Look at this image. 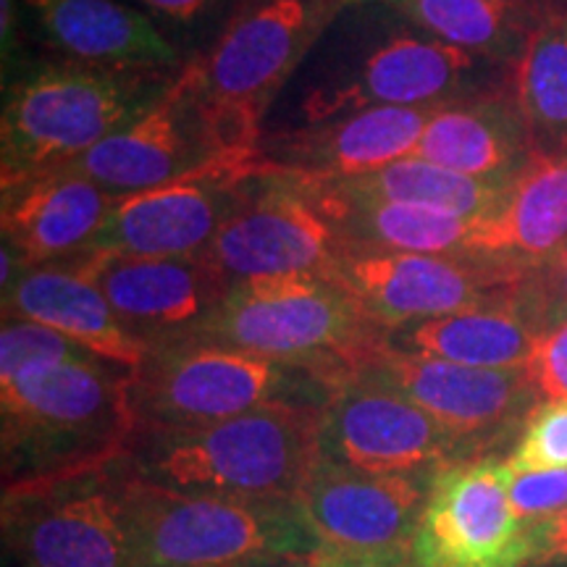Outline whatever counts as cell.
<instances>
[{"label": "cell", "instance_id": "obj_18", "mask_svg": "<svg viewBox=\"0 0 567 567\" xmlns=\"http://www.w3.org/2000/svg\"><path fill=\"white\" fill-rule=\"evenodd\" d=\"M252 174L258 172L189 176L163 187L116 197L101 234L84 252L122 255V258L200 255L221 231L226 218L237 210L247 176Z\"/></svg>", "mask_w": 567, "mask_h": 567}, {"label": "cell", "instance_id": "obj_11", "mask_svg": "<svg viewBox=\"0 0 567 567\" xmlns=\"http://www.w3.org/2000/svg\"><path fill=\"white\" fill-rule=\"evenodd\" d=\"M523 268L513 260L467 252H344L331 274L350 289L368 321L384 337L429 318L505 308Z\"/></svg>", "mask_w": 567, "mask_h": 567}, {"label": "cell", "instance_id": "obj_20", "mask_svg": "<svg viewBox=\"0 0 567 567\" xmlns=\"http://www.w3.org/2000/svg\"><path fill=\"white\" fill-rule=\"evenodd\" d=\"M434 111L375 105L331 122L276 132L271 137L264 134L260 158L271 168L308 176L371 174L413 158Z\"/></svg>", "mask_w": 567, "mask_h": 567}, {"label": "cell", "instance_id": "obj_24", "mask_svg": "<svg viewBox=\"0 0 567 567\" xmlns=\"http://www.w3.org/2000/svg\"><path fill=\"white\" fill-rule=\"evenodd\" d=\"M310 200L334 226L344 252H465L471 221L446 210L405 205L347 189L331 176L302 174Z\"/></svg>", "mask_w": 567, "mask_h": 567}, {"label": "cell", "instance_id": "obj_36", "mask_svg": "<svg viewBox=\"0 0 567 567\" xmlns=\"http://www.w3.org/2000/svg\"><path fill=\"white\" fill-rule=\"evenodd\" d=\"M536 565H555L567 559V507L563 513L536 520Z\"/></svg>", "mask_w": 567, "mask_h": 567}, {"label": "cell", "instance_id": "obj_27", "mask_svg": "<svg viewBox=\"0 0 567 567\" xmlns=\"http://www.w3.org/2000/svg\"><path fill=\"white\" fill-rule=\"evenodd\" d=\"M536 334L507 308L463 310L389 331L392 350L450 360L471 368H526Z\"/></svg>", "mask_w": 567, "mask_h": 567}, {"label": "cell", "instance_id": "obj_29", "mask_svg": "<svg viewBox=\"0 0 567 567\" xmlns=\"http://www.w3.org/2000/svg\"><path fill=\"white\" fill-rule=\"evenodd\" d=\"M331 179L344 184L352 193L379 197V200L425 205V208L446 210L465 221H478L488 210H494L509 184L473 179V176L450 172L423 158H402L379 172L331 176Z\"/></svg>", "mask_w": 567, "mask_h": 567}, {"label": "cell", "instance_id": "obj_25", "mask_svg": "<svg viewBox=\"0 0 567 567\" xmlns=\"http://www.w3.org/2000/svg\"><path fill=\"white\" fill-rule=\"evenodd\" d=\"M567 243V155L534 153L484 218L471 221L467 255L530 266Z\"/></svg>", "mask_w": 567, "mask_h": 567}, {"label": "cell", "instance_id": "obj_19", "mask_svg": "<svg viewBox=\"0 0 567 567\" xmlns=\"http://www.w3.org/2000/svg\"><path fill=\"white\" fill-rule=\"evenodd\" d=\"M21 6L61 61L151 74H179L187 63L155 19L122 0H21Z\"/></svg>", "mask_w": 567, "mask_h": 567}, {"label": "cell", "instance_id": "obj_2", "mask_svg": "<svg viewBox=\"0 0 567 567\" xmlns=\"http://www.w3.org/2000/svg\"><path fill=\"white\" fill-rule=\"evenodd\" d=\"M321 410L297 405L189 429H140L126 463L155 486L184 494L300 505L321 460Z\"/></svg>", "mask_w": 567, "mask_h": 567}, {"label": "cell", "instance_id": "obj_14", "mask_svg": "<svg viewBox=\"0 0 567 567\" xmlns=\"http://www.w3.org/2000/svg\"><path fill=\"white\" fill-rule=\"evenodd\" d=\"M205 252L231 281H247L331 274L344 245L310 200L302 174L264 168L247 176L237 210Z\"/></svg>", "mask_w": 567, "mask_h": 567}, {"label": "cell", "instance_id": "obj_38", "mask_svg": "<svg viewBox=\"0 0 567 567\" xmlns=\"http://www.w3.org/2000/svg\"><path fill=\"white\" fill-rule=\"evenodd\" d=\"M226 567H316L313 555H266V557H252L245 563L226 565Z\"/></svg>", "mask_w": 567, "mask_h": 567}, {"label": "cell", "instance_id": "obj_21", "mask_svg": "<svg viewBox=\"0 0 567 567\" xmlns=\"http://www.w3.org/2000/svg\"><path fill=\"white\" fill-rule=\"evenodd\" d=\"M116 195L71 172H48L3 187V243L27 268L74 260L103 229Z\"/></svg>", "mask_w": 567, "mask_h": 567}, {"label": "cell", "instance_id": "obj_28", "mask_svg": "<svg viewBox=\"0 0 567 567\" xmlns=\"http://www.w3.org/2000/svg\"><path fill=\"white\" fill-rule=\"evenodd\" d=\"M509 90L534 153L567 155V11L530 32L509 63Z\"/></svg>", "mask_w": 567, "mask_h": 567}, {"label": "cell", "instance_id": "obj_35", "mask_svg": "<svg viewBox=\"0 0 567 567\" xmlns=\"http://www.w3.org/2000/svg\"><path fill=\"white\" fill-rule=\"evenodd\" d=\"M137 3L151 19L189 30V27H197L208 19L224 0H137Z\"/></svg>", "mask_w": 567, "mask_h": 567}, {"label": "cell", "instance_id": "obj_3", "mask_svg": "<svg viewBox=\"0 0 567 567\" xmlns=\"http://www.w3.org/2000/svg\"><path fill=\"white\" fill-rule=\"evenodd\" d=\"M176 76L95 69L71 61L30 63L3 92V187L63 168L101 145L153 109Z\"/></svg>", "mask_w": 567, "mask_h": 567}, {"label": "cell", "instance_id": "obj_9", "mask_svg": "<svg viewBox=\"0 0 567 567\" xmlns=\"http://www.w3.org/2000/svg\"><path fill=\"white\" fill-rule=\"evenodd\" d=\"M124 457L84 476L3 488V542L13 565L134 567Z\"/></svg>", "mask_w": 567, "mask_h": 567}, {"label": "cell", "instance_id": "obj_12", "mask_svg": "<svg viewBox=\"0 0 567 567\" xmlns=\"http://www.w3.org/2000/svg\"><path fill=\"white\" fill-rule=\"evenodd\" d=\"M350 379L405 396L478 455L517 425L523 429L538 400L526 368L457 365L392 350L381 339L358 354Z\"/></svg>", "mask_w": 567, "mask_h": 567}, {"label": "cell", "instance_id": "obj_30", "mask_svg": "<svg viewBox=\"0 0 567 567\" xmlns=\"http://www.w3.org/2000/svg\"><path fill=\"white\" fill-rule=\"evenodd\" d=\"M505 308L513 310L536 337L567 323V243L544 260L523 268Z\"/></svg>", "mask_w": 567, "mask_h": 567}, {"label": "cell", "instance_id": "obj_17", "mask_svg": "<svg viewBox=\"0 0 567 567\" xmlns=\"http://www.w3.org/2000/svg\"><path fill=\"white\" fill-rule=\"evenodd\" d=\"M101 287L126 329L147 347L193 337L221 305L231 279L208 258H122L84 252L69 260Z\"/></svg>", "mask_w": 567, "mask_h": 567}, {"label": "cell", "instance_id": "obj_32", "mask_svg": "<svg viewBox=\"0 0 567 567\" xmlns=\"http://www.w3.org/2000/svg\"><path fill=\"white\" fill-rule=\"evenodd\" d=\"M92 354L82 344L71 342L69 337L48 326L19 321V318H3L0 331V379L13 375L21 368L42 363V360H76Z\"/></svg>", "mask_w": 567, "mask_h": 567}, {"label": "cell", "instance_id": "obj_26", "mask_svg": "<svg viewBox=\"0 0 567 567\" xmlns=\"http://www.w3.org/2000/svg\"><path fill=\"white\" fill-rule=\"evenodd\" d=\"M396 17L446 45L509 66L530 32L567 0H379Z\"/></svg>", "mask_w": 567, "mask_h": 567}, {"label": "cell", "instance_id": "obj_5", "mask_svg": "<svg viewBox=\"0 0 567 567\" xmlns=\"http://www.w3.org/2000/svg\"><path fill=\"white\" fill-rule=\"evenodd\" d=\"M342 0H243L187 71L224 151L260 158L264 116L316 51Z\"/></svg>", "mask_w": 567, "mask_h": 567}, {"label": "cell", "instance_id": "obj_1", "mask_svg": "<svg viewBox=\"0 0 567 567\" xmlns=\"http://www.w3.org/2000/svg\"><path fill=\"white\" fill-rule=\"evenodd\" d=\"M132 373L87 354L3 375V488L84 476L122 460L140 431Z\"/></svg>", "mask_w": 567, "mask_h": 567}, {"label": "cell", "instance_id": "obj_6", "mask_svg": "<svg viewBox=\"0 0 567 567\" xmlns=\"http://www.w3.org/2000/svg\"><path fill=\"white\" fill-rule=\"evenodd\" d=\"M342 381L334 368L174 339L132 373V405L140 429H189L271 405L323 410Z\"/></svg>", "mask_w": 567, "mask_h": 567}, {"label": "cell", "instance_id": "obj_34", "mask_svg": "<svg viewBox=\"0 0 567 567\" xmlns=\"http://www.w3.org/2000/svg\"><path fill=\"white\" fill-rule=\"evenodd\" d=\"M526 373L538 400L567 402V323L536 339Z\"/></svg>", "mask_w": 567, "mask_h": 567}, {"label": "cell", "instance_id": "obj_15", "mask_svg": "<svg viewBox=\"0 0 567 567\" xmlns=\"http://www.w3.org/2000/svg\"><path fill=\"white\" fill-rule=\"evenodd\" d=\"M318 446L329 463L363 473H439L481 460L463 439L392 389L347 379L321 410Z\"/></svg>", "mask_w": 567, "mask_h": 567}, {"label": "cell", "instance_id": "obj_16", "mask_svg": "<svg viewBox=\"0 0 567 567\" xmlns=\"http://www.w3.org/2000/svg\"><path fill=\"white\" fill-rule=\"evenodd\" d=\"M436 473H363L318 460L300 509L318 547L354 559L413 557Z\"/></svg>", "mask_w": 567, "mask_h": 567}, {"label": "cell", "instance_id": "obj_39", "mask_svg": "<svg viewBox=\"0 0 567 567\" xmlns=\"http://www.w3.org/2000/svg\"><path fill=\"white\" fill-rule=\"evenodd\" d=\"M557 567H567V559H559V563H555Z\"/></svg>", "mask_w": 567, "mask_h": 567}, {"label": "cell", "instance_id": "obj_7", "mask_svg": "<svg viewBox=\"0 0 567 567\" xmlns=\"http://www.w3.org/2000/svg\"><path fill=\"white\" fill-rule=\"evenodd\" d=\"M184 339L326 365L350 379L358 354L381 331L334 274H284L234 281L208 321Z\"/></svg>", "mask_w": 567, "mask_h": 567}, {"label": "cell", "instance_id": "obj_23", "mask_svg": "<svg viewBox=\"0 0 567 567\" xmlns=\"http://www.w3.org/2000/svg\"><path fill=\"white\" fill-rule=\"evenodd\" d=\"M530 155L534 145L507 80L502 87L436 109L413 158L481 182L505 184L515 179Z\"/></svg>", "mask_w": 567, "mask_h": 567}, {"label": "cell", "instance_id": "obj_31", "mask_svg": "<svg viewBox=\"0 0 567 567\" xmlns=\"http://www.w3.org/2000/svg\"><path fill=\"white\" fill-rule=\"evenodd\" d=\"M505 463L513 473L567 467V402H544L530 410Z\"/></svg>", "mask_w": 567, "mask_h": 567}, {"label": "cell", "instance_id": "obj_22", "mask_svg": "<svg viewBox=\"0 0 567 567\" xmlns=\"http://www.w3.org/2000/svg\"><path fill=\"white\" fill-rule=\"evenodd\" d=\"M3 318L32 321L69 337L113 365L137 368L151 347L126 329L95 281L74 266H34L3 292Z\"/></svg>", "mask_w": 567, "mask_h": 567}, {"label": "cell", "instance_id": "obj_33", "mask_svg": "<svg viewBox=\"0 0 567 567\" xmlns=\"http://www.w3.org/2000/svg\"><path fill=\"white\" fill-rule=\"evenodd\" d=\"M509 505L526 523L547 520L567 507V467L563 471L513 473L509 478Z\"/></svg>", "mask_w": 567, "mask_h": 567}, {"label": "cell", "instance_id": "obj_4", "mask_svg": "<svg viewBox=\"0 0 567 567\" xmlns=\"http://www.w3.org/2000/svg\"><path fill=\"white\" fill-rule=\"evenodd\" d=\"M352 34V40L331 48V59L323 61L305 87L302 126L375 105L439 109L502 87L509 80V66L446 45L386 6L384 17H375Z\"/></svg>", "mask_w": 567, "mask_h": 567}, {"label": "cell", "instance_id": "obj_8", "mask_svg": "<svg viewBox=\"0 0 567 567\" xmlns=\"http://www.w3.org/2000/svg\"><path fill=\"white\" fill-rule=\"evenodd\" d=\"M124 494L134 567H226L321 549L300 505L172 492L137 476L130 463Z\"/></svg>", "mask_w": 567, "mask_h": 567}, {"label": "cell", "instance_id": "obj_13", "mask_svg": "<svg viewBox=\"0 0 567 567\" xmlns=\"http://www.w3.org/2000/svg\"><path fill=\"white\" fill-rule=\"evenodd\" d=\"M507 463L481 457L442 467L417 520V567H530L536 528L509 505Z\"/></svg>", "mask_w": 567, "mask_h": 567}, {"label": "cell", "instance_id": "obj_37", "mask_svg": "<svg viewBox=\"0 0 567 567\" xmlns=\"http://www.w3.org/2000/svg\"><path fill=\"white\" fill-rule=\"evenodd\" d=\"M316 567H417L413 557H396V559H354L331 555V551L318 549L313 555Z\"/></svg>", "mask_w": 567, "mask_h": 567}, {"label": "cell", "instance_id": "obj_10", "mask_svg": "<svg viewBox=\"0 0 567 567\" xmlns=\"http://www.w3.org/2000/svg\"><path fill=\"white\" fill-rule=\"evenodd\" d=\"M260 168H268L264 158H239L224 151L184 63L179 76L153 109L66 163L61 172L80 174L105 193L122 197L189 176Z\"/></svg>", "mask_w": 567, "mask_h": 567}]
</instances>
